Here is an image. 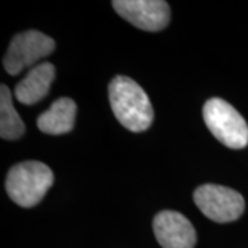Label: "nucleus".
<instances>
[{"label":"nucleus","mask_w":248,"mask_h":248,"mask_svg":"<svg viewBox=\"0 0 248 248\" xmlns=\"http://www.w3.org/2000/svg\"><path fill=\"white\" fill-rule=\"evenodd\" d=\"M109 101L119 123L133 133H142L153 122L149 97L138 83L127 76H116L109 84Z\"/></svg>","instance_id":"obj_1"},{"label":"nucleus","mask_w":248,"mask_h":248,"mask_svg":"<svg viewBox=\"0 0 248 248\" xmlns=\"http://www.w3.org/2000/svg\"><path fill=\"white\" fill-rule=\"evenodd\" d=\"M51 169L40 161H22L10 170L6 178V190L9 197L21 207H33L46 196L53 186Z\"/></svg>","instance_id":"obj_2"},{"label":"nucleus","mask_w":248,"mask_h":248,"mask_svg":"<svg viewBox=\"0 0 248 248\" xmlns=\"http://www.w3.org/2000/svg\"><path fill=\"white\" fill-rule=\"evenodd\" d=\"M203 117L208 130L225 146L243 149L248 145L247 122L225 99H208L204 104Z\"/></svg>","instance_id":"obj_3"},{"label":"nucleus","mask_w":248,"mask_h":248,"mask_svg":"<svg viewBox=\"0 0 248 248\" xmlns=\"http://www.w3.org/2000/svg\"><path fill=\"white\" fill-rule=\"evenodd\" d=\"M193 199L199 210L218 223L239 219L246 208L244 199L239 192L222 185L207 184L199 186L193 193Z\"/></svg>","instance_id":"obj_4"},{"label":"nucleus","mask_w":248,"mask_h":248,"mask_svg":"<svg viewBox=\"0 0 248 248\" xmlns=\"http://www.w3.org/2000/svg\"><path fill=\"white\" fill-rule=\"evenodd\" d=\"M55 43L50 36L39 31H25L13 37L4 55L3 66L6 72L16 76L33 66L36 62L53 53ZM35 68V66H33Z\"/></svg>","instance_id":"obj_5"},{"label":"nucleus","mask_w":248,"mask_h":248,"mask_svg":"<svg viewBox=\"0 0 248 248\" xmlns=\"http://www.w3.org/2000/svg\"><path fill=\"white\" fill-rule=\"evenodd\" d=\"M115 11L125 21L148 32H157L169 25L170 6L164 0H115Z\"/></svg>","instance_id":"obj_6"},{"label":"nucleus","mask_w":248,"mask_h":248,"mask_svg":"<svg viewBox=\"0 0 248 248\" xmlns=\"http://www.w3.org/2000/svg\"><path fill=\"white\" fill-rule=\"evenodd\" d=\"M153 232L163 248H193L196 231L185 215L177 211H161L153 219Z\"/></svg>","instance_id":"obj_7"},{"label":"nucleus","mask_w":248,"mask_h":248,"mask_svg":"<svg viewBox=\"0 0 248 248\" xmlns=\"http://www.w3.org/2000/svg\"><path fill=\"white\" fill-rule=\"evenodd\" d=\"M55 78V68L50 62H42L32 68L16 87L18 102L24 105H33L47 95Z\"/></svg>","instance_id":"obj_8"},{"label":"nucleus","mask_w":248,"mask_h":248,"mask_svg":"<svg viewBox=\"0 0 248 248\" xmlns=\"http://www.w3.org/2000/svg\"><path fill=\"white\" fill-rule=\"evenodd\" d=\"M78 107L71 98H60L48 110L37 117V127L42 133L61 135L72 131L75 125Z\"/></svg>","instance_id":"obj_9"},{"label":"nucleus","mask_w":248,"mask_h":248,"mask_svg":"<svg viewBox=\"0 0 248 248\" xmlns=\"http://www.w3.org/2000/svg\"><path fill=\"white\" fill-rule=\"evenodd\" d=\"M25 133V124L13 105V98L6 84L0 86V135L3 140L16 141Z\"/></svg>","instance_id":"obj_10"}]
</instances>
